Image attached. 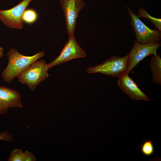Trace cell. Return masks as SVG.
<instances>
[{
  "label": "cell",
  "instance_id": "cell-10",
  "mask_svg": "<svg viewBox=\"0 0 161 161\" xmlns=\"http://www.w3.org/2000/svg\"><path fill=\"white\" fill-rule=\"evenodd\" d=\"M0 103L10 108H22L19 93L11 88L0 86Z\"/></svg>",
  "mask_w": 161,
  "mask_h": 161
},
{
  "label": "cell",
  "instance_id": "cell-1",
  "mask_svg": "<svg viewBox=\"0 0 161 161\" xmlns=\"http://www.w3.org/2000/svg\"><path fill=\"white\" fill-rule=\"evenodd\" d=\"M44 52H39L31 56L24 55L14 48L10 49L6 55L8 63L1 73V77L5 82L10 83L16 77L31 64L45 55Z\"/></svg>",
  "mask_w": 161,
  "mask_h": 161
},
{
  "label": "cell",
  "instance_id": "cell-2",
  "mask_svg": "<svg viewBox=\"0 0 161 161\" xmlns=\"http://www.w3.org/2000/svg\"><path fill=\"white\" fill-rule=\"evenodd\" d=\"M128 67V55L123 57L113 55L102 63L88 68L86 72L90 73H100L119 79L129 75Z\"/></svg>",
  "mask_w": 161,
  "mask_h": 161
},
{
  "label": "cell",
  "instance_id": "cell-5",
  "mask_svg": "<svg viewBox=\"0 0 161 161\" xmlns=\"http://www.w3.org/2000/svg\"><path fill=\"white\" fill-rule=\"evenodd\" d=\"M32 0H23L10 9L0 10V20L7 27L21 29L24 26L23 14Z\"/></svg>",
  "mask_w": 161,
  "mask_h": 161
},
{
  "label": "cell",
  "instance_id": "cell-17",
  "mask_svg": "<svg viewBox=\"0 0 161 161\" xmlns=\"http://www.w3.org/2000/svg\"><path fill=\"white\" fill-rule=\"evenodd\" d=\"M0 140L5 141H11L13 140V137L11 134L5 131L0 134Z\"/></svg>",
  "mask_w": 161,
  "mask_h": 161
},
{
  "label": "cell",
  "instance_id": "cell-12",
  "mask_svg": "<svg viewBox=\"0 0 161 161\" xmlns=\"http://www.w3.org/2000/svg\"><path fill=\"white\" fill-rule=\"evenodd\" d=\"M138 13L137 14L140 17H144L150 20L157 28V30L161 31V19L151 16L143 8L140 7L138 10Z\"/></svg>",
  "mask_w": 161,
  "mask_h": 161
},
{
  "label": "cell",
  "instance_id": "cell-3",
  "mask_svg": "<svg viewBox=\"0 0 161 161\" xmlns=\"http://www.w3.org/2000/svg\"><path fill=\"white\" fill-rule=\"evenodd\" d=\"M49 69L44 60H37L21 73L17 77V79L20 83L27 85L30 90L33 91L48 78Z\"/></svg>",
  "mask_w": 161,
  "mask_h": 161
},
{
  "label": "cell",
  "instance_id": "cell-9",
  "mask_svg": "<svg viewBox=\"0 0 161 161\" xmlns=\"http://www.w3.org/2000/svg\"><path fill=\"white\" fill-rule=\"evenodd\" d=\"M117 84L119 88L133 100H142L147 101L150 100L140 89L128 74L119 78Z\"/></svg>",
  "mask_w": 161,
  "mask_h": 161
},
{
  "label": "cell",
  "instance_id": "cell-11",
  "mask_svg": "<svg viewBox=\"0 0 161 161\" xmlns=\"http://www.w3.org/2000/svg\"><path fill=\"white\" fill-rule=\"evenodd\" d=\"M152 74L151 79L154 83L161 85V58L158 54L154 55L150 63Z\"/></svg>",
  "mask_w": 161,
  "mask_h": 161
},
{
  "label": "cell",
  "instance_id": "cell-7",
  "mask_svg": "<svg viewBox=\"0 0 161 161\" xmlns=\"http://www.w3.org/2000/svg\"><path fill=\"white\" fill-rule=\"evenodd\" d=\"M86 52L78 44L74 34L69 36V39L61 50L59 55L48 64L49 69L74 59L86 56Z\"/></svg>",
  "mask_w": 161,
  "mask_h": 161
},
{
  "label": "cell",
  "instance_id": "cell-15",
  "mask_svg": "<svg viewBox=\"0 0 161 161\" xmlns=\"http://www.w3.org/2000/svg\"><path fill=\"white\" fill-rule=\"evenodd\" d=\"M24 152L20 149L13 150L10 153L8 161H22Z\"/></svg>",
  "mask_w": 161,
  "mask_h": 161
},
{
  "label": "cell",
  "instance_id": "cell-20",
  "mask_svg": "<svg viewBox=\"0 0 161 161\" xmlns=\"http://www.w3.org/2000/svg\"><path fill=\"white\" fill-rule=\"evenodd\" d=\"M2 0H0V1H1Z\"/></svg>",
  "mask_w": 161,
  "mask_h": 161
},
{
  "label": "cell",
  "instance_id": "cell-6",
  "mask_svg": "<svg viewBox=\"0 0 161 161\" xmlns=\"http://www.w3.org/2000/svg\"><path fill=\"white\" fill-rule=\"evenodd\" d=\"M59 3L64 14L67 32L69 36L74 34L76 19L85 4L83 0H60Z\"/></svg>",
  "mask_w": 161,
  "mask_h": 161
},
{
  "label": "cell",
  "instance_id": "cell-18",
  "mask_svg": "<svg viewBox=\"0 0 161 161\" xmlns=\"http://www.w3.org/2000/svg\"><path fill=\"white\" fill-rule=\"evenodd\" d=\"M9 108L0 103V115L6 114Z\"/></svg>",
  "mask_w": 161,
  "mask_h": 161
},
{
  "label": "cell",
  "instance_id": "cell-4",
  "mask_svg": "<svg viewBox=\"0 0 161 161\" xmlns=\"http://www.w3.org/2000/svg\"><path fill=\"white\" fill-rule=\"evenodd\" d=\"M127 10L131 17L130 24L136 35V41L141 44L158 42L161 39V31L152 30L147 26L128 6Z\"/></svg>",
  "mask_w": 161,
  "mask_h": 161
},
{
  "label": "cell",
  "instance_id": "cell-13",
  "mask_svg": "<svg viewBox=\"0 0 161 161\" xmlns=\"http://www.w3.org/2000/svg\"><path fill=\"white\" fill-rule=\"evenodd\" d=\"M38 17L37 13L32 9H26L23 16L24 22L29 24L35 22L37 20Z\"/></svg>",
  "mask_w": 161,
  "mask_h": 161
},
{
  "label": "cell",
  "instance_id": "cell-16",
  "mask_svg": "<svg viewBox=\"0 0 161 161\" xmlns=\"http://www.w3.org/2000/svg\"><path fill=\"white\" fill-rule=\"evenodd\" d=\"M35 156L32 153L26 150L24 152L22 161H35Z\"/></svg>",
  "mask_w": 161,
  "mask_h": 161
},
{
  "label": "cell",
  "instance_id": "cell-19",
  "mask_svg": "<svg viewBox=\"0 0 161 161\" xmlns=\"http://www.w3.org/2000/svg\"><path fill=\"white\" fill-rule=\"evenodd\" d=\"M3 48L0 47V58H1L3 55Z\"/></svg>",
  "mask_w": 161,
  "mask_h": 161
},
{
  "label": "cell",
  "instance_id": "cell-8",
  "mask_svg": "<svg viewBox=\"0 0 161 161\" xmlns=\"http://www.w3.org/2000/svg\"><path fill=\"white\" fill-rule=\"evenodd\" d=\"M133 43L134 46L128 54V74L146 56L151 54H156L157 50L161 46V42L143 44L134 40Z\"/></svg>",
  "mask_w": 161,
  "mask_h": 161
},
{
  "label": "cell",
  "instance_id": "cell-14",
  "mask_svg": "<svg viewBox=\"0 0 161 161\" xmlns=\"http://www.w3.org/2000/svg\"><path fill=\"white\" fill-rule=\"evenodd\" d=\"M140 151L145 156H149L153 154L154 147L152 142L150 140H145L141 144Z\"/></svg>",
  "mask_w": 161,
  "mask_h": 161
}]
</instances>
